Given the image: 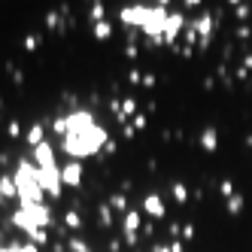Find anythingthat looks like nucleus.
I'll list each match as a JSON object with an SVG mask.
<instances>
[{"label": "nucleus", "mask_w": 252, "mask_h": 252, "mask_svg": "<svg viewBox=\"0 0 252 252\" xmlns=\"http://www.w3.org/2000/svg\"><path fill=\"white\" fill-rule=\"evenodd\" d=\"M0 201H3V198H0Z\"/></svg>", "instance_id": "28"}, {"label": "nucleus", "mask_w": 252, "mask_h": 252, "mask_svg": "<svg viewBox=\"0 0 252 252\" xmlns=\"http://www.w3.org/2000/svg\"><path fill=\"white\" fill-rule=\"evenodd\" d=\"M61 182H64V186H70V189L82 186V164H79V161H70V164L61 170Z\"/></svg>", "instance_id": "6"}, {"label": "nucleus", "mask_w": 252, "mask_h": 252, "mask_svg": "<svg viewBox=\"0 0 252 252\" xmlns=\"http://www.w3.org/2000/svg\"><path fill=\"white\" fill-rule=\"evenodd\" d=\"M173 198H176V201H186V198H189L186 186H179V182H176V186H173Z\"/></svg>", "instance_id": "18"}, {"label": "nucleus", "mask_w": 252, "mask_h": 252, "mask_svg": "<svg viewBox=\"0 0 252 252\" xmlns=\"http://www.w3.org/2000/svg\"><path fill=\"white\" fill-rule=\"evenodd\" d=\"M0 198H18L13 176H0Z\"/></svg>", "instance_id": "10"}, {"label": "nucleus", "mask_w": 252, "mask_h": 252, "mask_svg": "<svg viewBox=\"0 0 252 252\" xmlns=\"http://www.w3.org/2000/svg\"><path fill=\"white\" fill-rule=\"evenodd\" d=\"M110 33H112V28L107 25V21H100V25L94 28V37H97V40H107V37H110Z\"/></svg>", "instance_id": "15"}, {"label": "nucleus", "mask_w": 252, "mask_h": 252, "mask_svg": "<svg viewBox=\"0 0 252 252\" xmlns=\"http://www.w3.org/2000/svg\"><path fill=\"white\" fill-rule=\"evenodd\" d=\"M201 146L207 149V152H213V149L219 146V137H216V131H213V128H207V131H204V137H201Z\"/></svg>", "instance_id": "11"}, {"label": "nucleus", "mask_w": 252, "mask_h": 252, "mask_svg": "<svg viewBox=\"0 0 252 252\" xmlns=\"http://www.w3.org/2000/svg\"><path fill=\"white\" fill-rule=\"evenodd\" d=\"M91 18H94L97 25L104 21V6H100V3H97V6H91Z\"/></svg>", "instance_id": "20"}, {"label": "nucleus", "mask_w": 252, "mask_h": 252, "mask_svg": "<svg viewBox=\"0 0 252 252\" xmlns=\"http://www.w3.org/2000/svg\"><path fill=\"white\" fill-rule=\"evenodd\" d=\"M155 252H170V246H158V249H155Z\"/></svg>", "instance_id": "27"}, {"label": "nucleus", "mask_w": 252, "mask_h": 252, "mask_svg": "<svg viewBox=\"0 0 252 252\" xmlns=\"http://www.w3.org/2000/svg\"><path fill=\"white\" fill-rule=\"evenodd\" d=\"M16 191H18V207H31V204H43V186H40V170L37 164H31L28 158H21L16 167Z\"/></svg>", "instance_id": "3"}, {"label": "nucleus", "mask_w": 252, "mask_h": 252, "mask_svg": "<svg viewBox=\"0 0 252 252\" xmlns=\"http://www.w3.org/2000/svg\"><path fill=\"white\" fill-rule=\"evenodd\" d=\"M0 252H18V243H6V246H0Z\"/></svg>", "instance_id": "24"}, {"label": "nucleus", "mask_w": 252, "mask_h": 252, "mask_svg": "<svg viewBox=\"0 0 252 252\" xmlns=\"http://www.w3.org/2000/svg\"><path fill=\"white\" fill-rule=\"evenodd\" d=\"M28 143H31L33 149H37L40 143H46V140H43V125H33V128L28 131Z\"/></svg>", "instance_id": "12"}, {"label": "nucleus", "mask_w": 252, "mask_h": 252, "mask_svg": "<svg viewBox=\"0 0 252 252\" xmlns=\"http://www.w3.org/2000/svg\"><path fill=\"white\" fill-rule=\"evenodd\" d=\"M110 207H112V210H128V207H125V194H112Z\"/></svg>", "instance_id": "16"}, {"label": "nucleus", "mask_w": 252, "mask_h": 252, "mask_svg": "<svg viewBox=\"0 0 252 252\" xmlns=\"http://www.w3.org/2000/svg\"><path fill=\"white\" fill-rule=\"evenodd\" d=\"M18 131H21V128H18V122L9 125V137H18Z\"/></svg>", "instance_id": "25"}, {"label": "nucleus", "mask_w": 252, "mask_h": 252, "mask_svg": "<svg viewBox=\"0 0 252 252\" xmlns=\"http://www.w3.org/2000/svg\"><path fill=\"white\" fill-rule=\"evenodd\" d=\"M116 112H119V116L125 119V116H134V112H137V100H125V104H116Z\"/></svg>", "instance_id": "13"}, {"label": "nucleus", "mask_w": 252, "mask_h": 252, "mask_svg": "<svg viewBox=\"0 0 252 252\" xmlns=\"http://www.w3.org/2000/svg\"><path fill=\"white\" fill-rule=\"evenodd\" d=\"M18 252H40V246H33V243H25V246H21V243H18Z\"/></svg>", "instance_id": "22"}, {"label": "nucleus", "mask_w": 252, "mask_h": 252, "mask_svg": "<svg viewBox=\"0 0 252 252\" xmlns=\"http://www.w3.org/2000/svg\"><path fill=\"white\" fill-rule=\"evenodd\" d=\"M52 128H55V134L64 137V152L70 155L73 161L97 155L100 149H107V143H110L107 131L94 122V116H91L88 110H73L70 116L55 119Z\"/></svg>", "instance_id": "1"}, {"label": "nucleus", "mask_w": 252, "mask_h": 252, "mask_svg": "<svg viewBox=\"0 0 252 252\" xmlns=\"http://www.w3.org/2000/svg\"><path fill=\"white\" fill-rule=\"evenodd\" d=\"M67 228H79V213H76V210L67 213Z\"/></svg>", "instance_id": "19"}, {"label": "nucleus", "mask_w": 252, "mask_h": 252, "mask_svg": "<svg viewBox=\"0 0 252 252\" xmlns=\"http://www.w3.org/2000/svg\"><path fill=\"white\" fill-rule=\"evenodd\" d=\"M33 158H37V167H40V170H55V167H58L55 152H52L49 143H40L37 149H33Z\"/></svg>", "instance_id": "5"}, {"label": "nucleus", "mask_w": 252, "mask_h": 252, "mask_svg": "<svg viewBox=\"0 0 252 252\" xmlns=\"http://www.w3.org/2000/svg\"><path fill=\"white\" fill-rule=\"evenodd\" d=\"M182 25H186V18H182V13H170L167 16V28H164V43H173L179 37Z\"/></svg>", "instance_id": "7"}, {"label": "nucleus", "mask_w": 252, "mask_h": 252, "mask_svg": "<svg viewBox=\"0 0 252 252\" xmlns=\"http://www.w3.org/2000/svg\"><path fill=\"white\" fill-rule=\"evenodd\" d=\"M137 231H140V213H137V210H128V213H125V240L134 243V240H137Z\"/></svg>", "instance_id": "8"}, {"label": "nucleus", "mask_w": 252, "mask_h": 252, "mask_svg": "<svg viewBox=\"0 0 252 252\" xmlns=\"http://www.w3.org/2000/svg\"><path fill=\"white\" fill-rule=\"evenodd\" d=\"M143 210L152 216V219H164V213H167V207H164V201L158 198V194H149V198L143 201Z\"/></svg>", "instance_id": "9"}, {"label": "nucleus", "mask_w": 252, "mask_h": 252, "mask_svg": "<svg viewBox=\"0 0 252 252\" xmlns=\"http://www.w3.org/2000/svg\"><path fill=\"white\" fill-rule=\"evenodd\" d=\"M137 128H146V116H137V119H134V131H137Z\"/></svg>", "instance_id": "23"}, {"label": "nucleus", "mask_w": 252, "mask_h": 252, "mask_svg": "<svg viewBox=\"0 0 252 252\" xmlns=\"http://www.w3.org/2000/svg\"><path fill=\"white\" fill-rule=\"evenodd\" d=\"M40 170V167H37ZM40 186L46 194H52V198H61V191H64V182H61V170L55 167V170H40Z\"/></svg>", "instance_id": "4"}, {"label": "nucleus", "mask_w": 252, "mask_h": 252, "mask_svg": "<svg viewBox=\"0 0 252 252\" xmlns=\"http://www.w3.org/2000/svg\"><path fill=\"white\" fill-rule=\"evenodd\" d=\"M37 46H40V37H28L25 40V49H37Z\"/></svg>", "instance_id": "21"}, {"label": "nucleus", "mask_w": 252, "mask_h": 252, "mask_svg": "<svg viewBox=\"0 0 252 252\" xmlns=\"http://www.w3.org/2000/svg\"><path fill=\"white\" fill-rule=\"evenodd\" d=\"M100 222H107V225H110V207L100 210Z\"/></svg>", "instance_id": "26"}, {"label": "nucleus", "mask_w": 252, "mask_h": 252, "mask_svg": "<svg viewBox=\"0 0 252 252\" xmlns=\"http://www.w3.org/2000/svg\"><path fill=\"white\" fill-rule=\"evenodd\" d=\"M167 9L164 6H125L119 18L122 25H137L143 28L146 37L152 40H164V28H167Z\"/></svg>", "instance_id": "2"}, {"label": "nucleus", "mask_w": 252, "mask_h": 252, "mask_svg": "<svg viewBox=\"0 0 252 252\" xmlns=\"http://www.w3.org/2000/svg\"><path fill=\"white\" fill-rule=\"evenodd\" d=\"M210 28H213L210 16H201V21H198V25H194V37H198V33H204V37H207V33H210Z\"/></svg>", "instance_id": "14"}, {"label": "nucleus", "mask_w": 252, "mask_h": 252, "mask_svg": "<svg viewBox=\"0 0 252 252\" xmlns=\"http://www.w3.org/2000/svg\"><path fill=\"white\" fill-rule=\"evenodd\" d=\"M228 210H231V213H240V210H243V198H240V194H234L231 204H228Z\"/></svg>", "instance_id": "17"}]
</instances>
